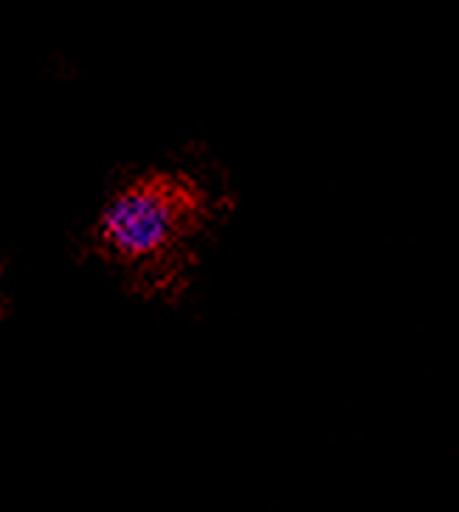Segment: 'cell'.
<instances>
[{"mask_svg": "<svg viewBox=\"0 0 459 512\" xmlns=\"http://www.w3.org/2000/svg\"><path fill=\"white\" fill-rule=\"evenodd\" d=\"M184 203L164 186H136L119 195L102 217V237L124 256L161 251L181 226Z\"/></svg>", "mask_w": 459, "mask_h": 512, "instance_id": "6da1fadb", "label": "cell"}]
</instances>
